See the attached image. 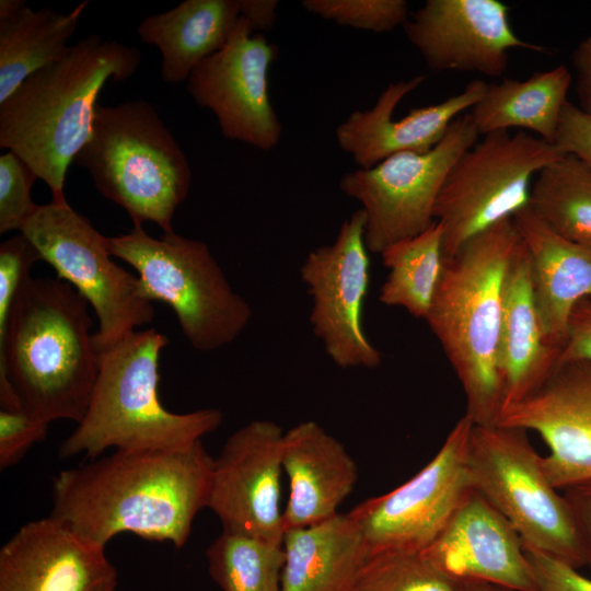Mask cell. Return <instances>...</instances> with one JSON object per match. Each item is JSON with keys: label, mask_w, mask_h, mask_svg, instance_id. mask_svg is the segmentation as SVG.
I'll return each mask as SVG.
<instances>
[{"label": "cell", "mask_w": 591, "mask_h": 591, "mask_svg": "<svg viewBox=\"0 0 591 591\" xmlns=\"http://www.w3.org/2000/svg\"><path fill=\"white\" fill-rule=\"evenodd\" d=\"M58 473L50 517L106 546L121 533L183 547L207 508L213 457L199 441L183 449H118Z\"/></svg>", "instance_id": "1"}, {"label": "cell", "mask_w": 591, "mask_h": 591, "mask_svg": "<svg viewBox=\"0 0 591 591\" xmlns=\"http://www.w3.org/2000/svg\"><path fill=\"white\" fill-rule=\"evenodd\" d=\"M88 301L59 278L27 276L0 344L1 409L79 424L100 370Z\"/></svg>", "instance_id": "2"}, {"label": "cell", "mask_w": 591, "mask_h": 591, "mask_svg": "<svg viewBox=\"0 0 591 591\" xmlns=\"http://www.w3.org/2000/svg\"><path fill=\"white\" fill-rule=\"evenodd\" d=\"M140 62L134 46L96 34L79 39L0 103V148L22 158L53 200L66 199L67 173L90 138L102 89L128 80Z\"/></svg>", "instance_id": "3"}, {"label": "cell", "mask_w": 591, "mask_h": 591, "mask_svg": "<svg viewBox=\"0 0 591 591\" xmlns=\"http://www.w3.org/2000/svg\"><path fill=\"white\" fill-rule=\"evenodd\" d=\"M520 244L521 236L511 217L443 258L425 317L462 385L465 415L476 426L496 425L502 408L499 345L503 293Z\"/></svg>", "instance_id": "4"}, {"label": "cell", "mask_w": 591, "mask_h": 591, "mask_svg": "<svg viewBox=\"0 0 591 591\" xmlns=\"http://www.w3.org/2000/svg\"><path fill=\"white\" fill-rule=\"evenodd\" d=\"M169 338L155 328L138 329L101 352L100 370L84 417L58 455L95 459L106 450L183 449L219 428L217 408L189 413L166 409L159 397V366Z\"/></svg>", "instance_id": "5"}, {"label": "cell", "mask_w": 591, "mask_h": 591, "mask_svg": "<svg viewBox=\"0 0 591 591\" xmlns=\"http://www.w3.org/2000/svg\"><path fill=\"white\" fill-rule=\"evenodd\" d=\"M97 192L121 207L134 225L155 223L173 232L176 208L187 198L188 160L157 109L146 100L97 105L90 138L73 160Z\"/></svg>", "instance_id": "6"}, {"label": "cell", "mask_w": 591, "mask_h": 591, "mask_svg": "<svg viewBox=\"0 0 591 591\" xmlns=\"http://www.w3.org/2000/svg\"><path fill=\"white\" fill-rule=\"evenodd\" d=\"M106 245L136 270L150 301L172 309L194 349H220L251 323L250 303L233 290L205 242L174 231L153 237L134 225L126 234L106 236Z\"/></svg>", "instance_id": "7"}, {"label": "cell", "mask_w": 591, "mask_h": 591, "mask_svg": "<svg viewBox=\"0 0 591 591\" xmlns=\"http://www.w3.org/2000/svg\"><path fill=\"white\" fill-rule=\"evenodd\" d=\"M526 432L474 425L467 452L472 487L510 522L524 547L580 569L584 563L569 508Z\"/></svg>", "instance_id": "8"}, {"label": "cell", "mask_w": 591, "mask_h": 591, "mask_svg": "<svg viewBox=\"0 0 591 591\" xmlns=\"http://www.w3.org/2000/svg\"><path fill=\"white\" fill-rule=\"evenodd\" d=\"M20 233L53 267L57 278L92 306L99 323L95 344L100 352L153 321V302L138 276L113 259L106 236L67 199L39 205Z\"/></svg>", "instance_id": "9"}, {"label": "cell", "mask_w": 591, "mask_h": 591, "mask_svg": "<svg viewBox=\"0 0 591 591\" xmlns=\"http://www.w3.org/2000/svg\"><path fill=\"white\" fill-rule=\"evenodd\" d=\"M565 154L555 143L522 130L484 135L463 152L451 166L433 209L443 230V258L525 208L533 175Z\"/></svg>", "instance_id": "10"}, {"label": "cell", "mask_w": 591, "mask_h": 591, "mask_svg": "<svg viewBox=\"0 0 591 591\" xmlns=\"http://www.w3.org/2000/svg\"><path fill=\"white\" fill-rule=\"evenodd\" d=\"M478 137L470 113H465L429 151L396 153L370 169L343 175L340 190L357 200L364 212L369 252L381 254L436 221L434 204L451 166Z\"/></svg>", "instance_id": "11"}, {"label": "cell", "mask_w": 591, "mask_h": 591, "mask_svg": "<svg viewBox=\"0 0 591 591\" xmlns=\"http://www.w3.org/2000/svg\"><path fill=\"white\" fill-rule=\"evenodd\" d=\"M473 426L464 415L416 475L349 511L361 531L369 557L393 552L420 553L441 532L473 490L467 466Z\"/></svg>", "instance_id": "12"}, {"label": "cell", "mask_w": 591, "mask_h": 591, "mask_svg": "<svg viewBox=\"0 0 591 591\" xmlns=\"http://www.w3.org/2000/svg\"><path fill=\"white\" fill-rule=\"evenodd\" d=\"M364 232L366 216L360 208L343 222L332 244L311 251L300 267L312 299V331L341 369H374L382 363L381 351L362 327L370 280Z\"/></svg>", "instance_id": "13"}, {"label": "cell", "mask_w": 591, "mask_h": 591, "mask_svg": "<svg viewBox=\"0 0 591 591\" xmlns=\"http://www.w3.org/2000/svg\"><path fill=\"white\" fill-rule=\"evenodd\" d=\"M277 58L278 47L241 16L227 45L192 71L186 90L215 114L224 138L269 151L282 134L268 81Z\"/></svg>", "instance_id": "14"}, {"label": "cell", "mask_w": 591, "mask_h": 591, "mask_svg": "<svg viewBox=\"0 0 591 591\" xmlns=\"http://www.w3.org/2000/svg\"><path fill=\"white\" fill-rule=\"evenodd\" d=\"M274 421L252 420L235 430L213 460L207 508L222 531L282 545L281 447Z\"/></svg>", "instance_id": "15"}, {"label": "cell", "mask_w": 591, "mask_h": 591, "mask_svg": "<svg viewBox=\"0 0 591 591\" xmlns=\"http://www.w3.org/2000/svg\"><path fill=\"white\" fill-rule=\"evenodd\" d=\"M408 42L434 71H476L500 77L514 48L545 53L520 38L499 0H427L403 25Z\"/></svg>", "instance_id": "16"}, {"label": "cell", "mask_w": 591, "mask_h": 591, "mask_svg": "<svg viewBox=\"0 0 591 591\" xmlns=\"http://www.w3.org/2000/svg\"><path fill=\"white\" fill-rule=\"evenodd\" d=\"M496 425L536 432L543 468L558 490L591 479V362L557 368L532 395L501 410Z\"/></svg>", "instance_id": "17"}, {"label": "cell", "mask_w": 591, "mask_h": 591, "mask_svg": "<svg viewBox=\"0 0 591 591\" xmlns=\"http://www.w3.org/2000/svg\"><path fill=\"white\" fill-rule=\"evenodd\" d=\"M105 546L53 517L22 525L0 549V591H115Z\"/></svg>", "instance_id": "18"}, {"label": "cell", "mask_w": 591, "mask_h": 591, "mask_svg": "<svg viewBox=\"0 0 591 591\" xmlns=\"http://www.w3.org/2000/svg\"><path fill=\"white\" fill-rule=\"evenodd\" d=\"M425 80L424 74H418L389 83L371 108L352 112L336 127L338 147L358 169H370L401 152L429 151L452 121L483 97L487 88L485 81L473 80L457 94L438 104L412 108L406 116L395 119L396 106Z\"/></svg>", "instance_id": "19"}, {"label": "cell", "mask_w": 591, "mask_h": 591, "mask_svg": "<svg viewBox=\"0 0 591 591\" xmlns=\"http://www.w3.org/2000/svg\"><path fill=\"white\" fill-rule=\"evenodd\" d=\"M451 577L513 591H534L523 542L510 522L474 489L420 552Z\"/></svg>", "instance_id": "20"}, {"label": "cell", "mask_w": 591, "mask_h": 591, "mask_svg": "<svg viewBox=\"0 0 591 591\" xmlns=\"http://www.w3.org/2000/svg\"><path fill=\"white\" fill-rule=\"evenodd\" d=\"M283 474L289 495L283 507L285 528H302L327 520L354 490L358 466L344 444L314 420H304L283 433Z\"/></svg>", "instance_id": "21"}, {"label": "cell", "mask_w": 591, "mask_h": 591, "mask_svg": "<svg viewBox=\"0 0 591 591\" xmlns=\"http://www.w3.org/2000/svg\"><path fill=\"white\" fill-rule=\"evenodd\" d=\"M561 349L546 338L534 298L530 255L522 242L505 285L499 345L502 409L535 393L557 370Z\"/></svg>", "instance_id": "22"}, {"label": "cell", "mask_w": 591, "mask_h": 591, "mask_svg": "<svg viewBox=\"0 0 591 591\" xmlns=\"http://www.w3.org/2000/svg\"><path fill=\"white\" fill-rule=\"evenodd\" d=\"M512 218L530 255L534 298L545 336L563 349L573 308L581 300H591V247L560 236L528 206Z\"/></svg>", "instance_id": "23"}, {"label": "cell", "mask_w": 591, "mask_h": 591, "mask_svg": "<svg viewBox=\"0 0 591 591\" xmlns=\"http://www.w3.org/2000/svg\"><path fill=\"white\" fill-rule=\"evenodd\" d=\"M240 18V0H185L144 18L137 34L159 49L163 81L177 84L227 45Z\"/></svg>", "instance_id": "24"}, {"label": "cell", "mask_w": 591, "mask_h": 591, "mask_svg": "<svg viewBox=\"0 0 591 591\" xmlns=\"http://www.w3.org/2000/svg\"><path fill=\"white\" fill-rule=\"evenodd\" d=\"M282 551L281 591H347L369 558L349 512L287 529Z\"/></svg>", "instance_id": "25"}, {"label": "cell", "mask_w": 591, "mask_h": 591, "mask_svg": "<svg viewBox=\"0 0 591 591\" xmlns=\"http://www.w3.org/2000/svg\"><path fill=\"white\" fill-rule=\"evenodd\" d=\"M572 79L565 65L534 72L525 80L506 78L487 84L483 97L468 113L479 136L519 128L555 143Z\"/></svg>", "instance_id": "26"}, {"label": "cell", "mask_w": 591, "mask_h": 591, "mask_svg": "<svg viewBox=\"0 0 591 591\" xmlns=\"http://www.w3.org/2000/svg\"><path fill=\"white\" fill-rule=\"evenodd\" d=\"M88 3L83 1L68 13L51 8L33 10L25 4L0 20V103L31 74L68 51Z\"/></svg>", "instance_id": "27"}, {"label": "cell", "mask_w": 591, "mask_h": 591, "mask_svg": "<svg viewBox=\"0 0 591 591\" xmlns=\"http://www.w3.org/2000/svg\"><path fill=\"white\" fill-rule=\"evenodd\" d=\"M442 236V225L436 220L424 232L398 241L380 254L389 269L380 288L381 303L403 308L425 320L443 267Z\"/></svg>", "instance_id": "28"}, {"label": "cell", "mask_w": 591, "mask_h": 591, "mask_svg": "<svg viewBox=\"0 0 591 591\" xmlns=\"http://www.w3.org/2000/svg\"><path fill=\"white\" fill-rule=\"evenodd\" d=\"M528 207L560 236L591 247V169L572 154L543 167Z\"/></svg>", "instance_id": "29"}, {"label": "cell", "mask_w": 591, "mask_h": 591, "mask_svg": "<svg viewBox=\"0 0 591 591\" xmlns=\"http://www.w3.org/2000/svg\"><path fill=\"white\" fill-rule=\"evenodd\" d=\"M206 557L208 571L222 591H281L282 545L222 531Z\"/></svg>", "instance_id": "30"}, {"label": "cell", "mask_w": 591, "mask_h": 591, "mask_svg": "<svg viewBox=\"0 0 591 591\" xmlns=\"http://www.w3.org/2000/svg\"><path fill=\"white\" fill-rule=\"evenodd\" d=\"M461 582L421 553L393 552L369 557L347 591H460Z\"/></svg>", "instance_id": "31"}, {"label": "cell", "mask_w": 591, "mask_h": 591, "mask_svg": "<svg viewBox=\"0 0 591 591\" xmlns=\"http://www.w3.org/2000/svg\"><path fill=\"white\" fill-rule=\"evenodd\" d=\"M301 4L323 20L375 33L391 32L408 19L405 0H304Z\"/></svg>", "instance_id": "32"}, {"label": "cell", "mask_w": 591, "mask_h": 591, "mask_svg": "<svg viewBox=\"0 0 591 591\" xmlns=\"http://www.w3.org/2000/svg\"><path fill=\"white\" fill-rule=\"evenodd\" d=\"M38 178L34 170L18 154L0 155V234L20 231L37 210L32 187Z\"/></svg>", "instance_id": "33"}, {"label": "cell", "mask_w": 591, "mask_h": 591, "mask_svg": "<svg viewBox=\"0 0 591 591\" xmlns=\"http://www.w3.org/2000/svg\"><path fill=\"white\" fill-rule=\"evenodd\" d=\"M49 428L24 409H0V468L16 464L37 442L43 441Z\"/></svg>", "instance_id": "34"}, {"label": "cell", "mask_w": 591, "mask_h": 591, "mask_svg": "<svg viewBox=\"0 0 591 591\" xmlns=\"http://www.w3.org/2000/svg\"><path fill=\"white\" fill-rule=\"evenodd\" d=\"M534 591H591V578L580 569L544 553L524 547Z\"/></svg>", "instance_id": "35"}, {"label": "cell", "mask_w": 591, "mask_h": 591, "mask_svg": "<svg viewBox=\"0 0 591 591\" xmlns=\"http://www.w3.org/2000/svg\"><path fill=\"white\" fill-rule=\"evenodd\" d=\"M555 144L591 169V114L568 101L560 115Z\"/></svg>", "instance_id": "36"}, {"label": "cell", "mask_w": 591, "mask_h": 591, "mask_svg": "<svg viewBox=\"0 0 591 591\" xmlns=\"http://www.w3.org/2000/svg\"><path fill=\"white\" fill-rule=\"evenodd\" d=\"M572 361L591 362V300L584 299L573 308L558 367Z\"/></svg>", "instance_id": "37"}, {"label": "cell", "mask_w": 591, "mask_h": 591, "mask_svg": "<svg viewBox=\"0 0 591 591\" xmlns=\"http://www.w3.org/2000/svg\"><path fill=\"white\" fill-rule=\"evenodd\" d=\"M569 508L584 567L591 570V479L561 490Z\"/></svg>", "instance_id": "38"}, {"label": "cell", "mask_w": 591, "mask_h": 591, "mask_svg": "<svg viewBox=\"0 0 591 591\" xmlns=\"http://www.w3.org/2000/svg\"><path fill=\"white\" fill-rule=\"evenodd\" d=\"M571 60L579 107L591 114V35L576 46Z\"/></svg>", "instance_id": "39"}, {"label": "cell", "mask_w": 591, "mask_h": 591, "mask_svg": "<svg viewBox=\"0 0 591 591\" xmlns=\"http://www.w3.org/2000/svg\"><path fill=\"white\" fill-rule=\"evenodd\" d=\"M277 0H240V14L253 33L270 30L277 20Z\"/></svg>", "instance_id": "40"}, {"label": "cell", "mask_w": 591, "mask_h": 591, "mask_svg": "<svg viewBox=\"0 0 591 591\" xmlns=\"http://www.w3.org/2000/svg\"><path fill=\"white\" fill-rule=\"evenodd\" d=\"M460 591H513L508 588L478 580H463Z\"/></svg>", "instance_id": "41"}, {"label": "cell", "mask_w": 591, "mask_h": 591, "mask_svg": "<svg viewBox=\"0 0 591 591\" xmlns=\"http://www.w3.org/2000/svg\"><path fill=\"white\" fill-rule=\"evenodd\" d=\"M25 4H26L25 0H1L0 1V20L13 15Z\"/></svg>", "instance_id": "42"}]
</instances>
